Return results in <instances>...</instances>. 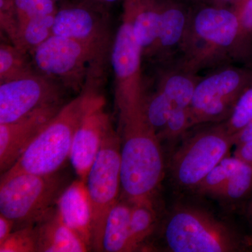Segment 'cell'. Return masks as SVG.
I'll use <instances>...</instances> for the list:
<instances>
[{"instance_id": "cell-1", "label": "cell", "mask_w": 252, "mask_h": 252, "mask_svg": "<svg viewBox=\"0 0 252 252\" xmlns=\"http://www.w3.org/2000/svg\"><path fill=\"white\" fill-rule=\"evenodd\" d=\"M238 15L231 8L205 6L189 12L177 65L197 74L220 67L230 58L245 54Z\"/></svg>"}, {"instance_id": "cell-2", "label": "cell", "mask_w": 252, "mask_h": 252, "mask_svg": "<svg viewBox=\"0 0 252 252\" xmlns=\"http://www.w3.org/2000/svg\"><path fill=\"white\" fill-rule=\"evenodd\" d=\"M102 77H91L79 94L64 104L28 146L6 175L28 172L51 175L69 159L73 137L91 98L99 91Z\"/></svg>"}, {"instance_id": "cell-3", "label": "cell", "mask_w": 252, "mask_h": 252, "mask_svg": "<svg viewBox=\"0 0 252 252\" xmlns=\"http://www.w3.org/2000/svg\"><path fill=\"white\" fill-rule=\"evenodd\" d=\"M172 252H235L246 248L235 228L201 207L180 205L170 212L162 229Z\"/></svg>"}, {"instance_id": "cell-4", "label": "cell", "mask_w": 252, "mask_h": 252, "mask_svg": "<svg viewBox=\"0 0 252 252\" xmlns=\"http://www.w3.org/2000/svg\"><path fill=\"white\" fill-rule=\"evenodd\" d=\"M31 54L38 72L79 93L91 77L103 76L109 58L80 41L54 34Z\"/></svg>"}, {"instance_id": "cell-5", "label": "cell", "mask_w": 252, "mask_h": 252, "mask_svg": "<svg viewBox=\"0 0 252 252\" xmlns=\"http://www.w3.org/2000/svg\"><path fill=\"white\" fill-rule=\"evenodd\" d=\"M65 177L59 172L51 175L3 174L0 184V214L19 228L34 225L56 206L67 187Z\"/></svg>"}, {"instance_id": "cell-6", "label": "cell", "mask_w": 252, "mask_h": 252, "mask_svg": "<svg viewBox=\"0 0 252 252\" xmlns=\"http://www.w3.org/2000/svg\"><path fill=\"white\" fill-rule=\"evenodd\" d=\"M122 142L111 126L86 180L92 207V250L102 252V235L109 212L119 200L122 170Z\"/></svg>"}, {"instance_id": "cell-7", "label": "cell", "mask_w": 252, "mask_h": 252, "mask_svg": "<svg viewBox=\"0 0 252 252\" xmlns=\"http://www.w3.org/2000/svg\"><path fill=\"white\" fill-rule=\"evenodd\" d=\"M234 146L233 135L224 123L198 131L184 141L170 160V173L176 185L196 189L205 177Z\"/></svg>"}, {"instance_id": "cell-8", "label": "cell", "mask_w": 252, "mask_h": 252, "mask_svg": "<svg viewBox=\"0 0 252 252\" xmlns=\"http://www.w3.org/2000/svg\"><path fill=\"white\" fill-rule=\"evenodd\" d=\"M252 85V69L222 66L200 78L189 106L191 126L228 119L239 97Z\"/></svg>"}, {"instance_id": "cell-9", "label": "cell", "mask_w": 252, "mask_h": 252, "mask_svg": "<svg viewBox=\"0 0 252 252\" xmlns=\"http://www.w3.org/2000/svg\"><path fill=\"white\" fill-rule=\"evenodd\" d=\"M143 56L130 18L123 12L109 58L114 75L118 112L144 104L146 94L142 69Z\"/></svg>"}, {"instance_id": "cell-10", "label": "cell", "mask_w": 252, "mask_h": 252, "mask_svg": "<svg viewBox=\"0 0 252 252\" xmlns=\"http://www.w3.org/2000/svg\"><path fill=\"white\" fill-rule=\"evenodd\" d=\"M53 34L84 43L110 58L113 39L104 6L76 0L55 15Z\"/></svg>"}, {"instance_id": "cell-11", "label": "cell", "mask_w": 252, "mask_h": 252, "mask_svg": "<svg viewBox=\"0 0 252 252\" xmlns=\"http://www.w3.org/2000/svg\"><path fill=\"white\" fill-rule=\"evenodd\" d=\"M63 85L38 72L0 84V124L16 122L39 109L62 102Z\"/></svg>"}, {"instance_id": "cell-12", "label": "cell", "mask_w": 252, "mask_h": 252, "mask_svg": "<svg viewBox=\"0 0 252 252\" xmlns=\"http://www.w3.org/2000/svg\"><path fill=\"white\" fill-rule=\"evenodd\" d=\"M105 105L104 96L97 91L73 137L69 160L79 179L84 182L100 150L104 135L112 125Z\"/></svg>"}, {"instance_id": "cell-13", "label": "cell", "mask_w": 252, "mask_h": 252, "mask_svg": "<svg viewBox=\"0 0 252 252\" xmlns=\"http://www.w3.org/2000/svg\"><path fill=\"white\" fill-rule=\"evenodd\" d=\"M51 104L32 113L23 119L0 124V170H9L28 146L35 139L64 105Z\"/></svg>"}, {"instance_id": "cell-14", "label": "cell", "mask_w": 252, "mask_h": 252, "mask_svg": "<svg viewBox=\"0 0 252 252\" xmlns=\"http://www.w3.org/2000/svg\"><path fill=\"white\" fill-rule=\"evenodd\" d=\"M56 208L63 221L92 250V207L85 182L79 179L67 185Z\"/></svg>"}, {"instance_id": "cell-15", "label": "cell", "mask_w": 252, "mask_h": 252, "mask_svg": "<svg viewBox=\"0 0 252 252\" xmlns=\"http://www.w3.org/2000/svg\"><path fill=\"white\" fill-rule=\"evenodd\" d=\"M39 252H84L90 248L60 217L56 206L34 224Z\"/></svg>"}, {"instance_id": "cell-16", "label": "cell", "mask_w": 252, "mask_h": 252, "mask_svg": "<svg viewBox=\"0 0 252 252\" xmlns=\"http://www.w3.org/2000/svg\"><path fill=\"white\" fill-rule=\"evenodd\" d=\"M189 15V11L175 0H161L158 35L149 58L170 62L175 51H180Z\"/></svg>"}, {"instance_id": "cell-17", "label": "cell", "mask_w": 252, "mask_h": 252, "mask_svg": "<svg viewBox=\"0 0 252 252\" xmlns=\"http://www.w3.org/2000/svg\"><path fill=\"white\" fill-rule=\"evenodd\" d=\"M123 12L130 18L134 34L143 51L150 57L160 26L161 0H122Z\"/></svg>"}, {"instance_id": "cell-18", "label": "cell", "mask_w": 252, "mask_h": 252, "mask_svg": "<svg viewBox=\"0 0 252 252\" xmlns=\"http://www.w3.org/2000/svg\"><path fill=\"white\" fill-rule=\"evenodd\" d=\"M131 206L130 202L119 199L111 210L104 225L102 252H135L130 234Z\"/></svg>"}, {"instance_id": "cell-19", "label": "cell", "mask_w": 252, "mask_h": 252, "mask_svg": "<svg viewBox=\"0 0 252 252\" xmlns=\"http://www.w3.org/2000/svg\"><path fill=\"white\" fill-rule=\"evenodd\" d=\"M28 53L18 47L1 43L0 46V84L17 80L38 72L30 62Z\"/></svg>"}, {"instance_id": "cell-20", "label": "cell", "mask_w": 252, "mask_h": 252, "mask_svg": "<svg viewBox=\"0 0 252 252\" xmlns=\"http://www.w3.org/2000/svg\"><path fill=\"white\" fill-rule=\"evenodd\" d=\"M131 204V239L134 251H137L153 233L157 223V213L153 200H144Z\"/></svg>"}, {"instance_id": "cell-21", "label": "cell", "mask_w": 252, "mask_h": 252, "mask_svg": "<svg viewBox=\"0 0 252 252\" xmlns=\"http://www.w3.org/2000/svg\"><path fill=\"white\" fill-rule=\"evenodd\" d=\"M55 15L37 16L19 23L18 49L32 54L53 35Z\"/></svg>"}, {"instance_id": "cell-22", "label": "cell", "mask_w": 252, "mask_h": 252, "mask_svg": "<svg viewBox=\"0 0 252 252\" xmlns=\"http://www.w3.org/2000/svg\"><path fill=\"white\" fill-rule=\"evenodd\" d=\"M243 160L233 157H225L204 178L197 187L199 193L220 197L230 176L241 165Z\"/></svg>"}, {"instance_id": "cell-23", "label": "cell", "mask_w": 252, "mask_h": 252, "mask_svg": "<svg viewBox=\"0 0 252 252\" xmlns=\"http://www.w3.org/2000/svg\"><path fill=\"white\" fill-rule=\"evenodd\" d=\"M173 109L172 102L159 88L151 95L146 94L144 111L147 120L158 135L166 126Z\"/></svg>"}, {"instance_id": "cell-24", "label": "cell", "mask_w": 252, "mask_h": 252, "mask_svg": "<svg viewBox=\"0 0 252 252\" xmlns=\"http://www.w3.org/2000/svg\"><path fill=\"white\" fill-rule=\"evenodd\" d=\"M252 192V163L243 161L227 182L220 198L229 201L249 198Z\"/></svg>"}, {"instance_id": "cell-25", "label": "cell", "mask_w": 252, "mask_h": 252, "mask_svg": "<svg viewBox=\"0 0 252 252\" xmlns=\"http://www.w3.org/2000/svg\"><path fill=\"white\" fill-rule=\"evenodd\" d=\"M1 252H36L37 241L34 225L18 228L0 244Z\"/></svg>"}, {"instance_id": "cell-26", "label": "cell", "mask_w": 252, "mask_h": 252, "mask_svg": "<svg viewBox=\"0 0 252 252\" xmlns=\"http://www.w3.org/2000/svg\"><path fill=\"white\" fill-rule=\"evenodd\" d=\"M17 16L18 23L41 16L54 15L57 12L56 1L53 0H11Z\"/></svg>"}, {"instance_id": "cell-27", "label": "cell", "mask_w": 252, "mask_h": 252, "mask_svg": "<svg viewBox=\"0 0 252 252\" xmlns=\"http://www.w3.org/2000/svg\"><path fill=\"white\" fill-rule=\"evenodd\" d=\"M252 120V85L241 94L230 117L224 122L227 130L231 135Z\"/></svg>"}, {"instance_id": "cell-28", "label": "cell", "mask_w": 252, "mask_h": 252, "mask_svg": "<svg viewBox=\"0 0 252 252\" xmlns=\"http://www.w3.org/2000/svg\"><path fill=\"white\" fill-rule=\"evenodd\" d=\"M192 127L190 122V112L188 108L174 109L167 121L163 130L158 134L159 140L172 141L181 135H183Z\"/></svg>"}, {"instance_id": "cell-29", "label": "cell", "mask_w": 252, "mask_h": 252, "mask_svg": "<svg viewBox=\"0 0 252 252\" xmlns=\"http://www.w3.org/2000/svg\"><path fill=\"white\" fill-rule=\"evenodd\" d=\"M0 23L11 44L18 47L19 23L11 0H0Z\"/></svg>"}, {"instance_id": "cell-30", "label": "cell", "mask_w": 252, "mask_h": 252, "mask_svg": "<svg viewBox=\"0 0 252 252\" xmlns=\"http://www.w3.org/2000/svg\"><path fill=\"white\" fill-rule=\"evenodd\" d=\"M241 41L245 49H248L252 37V0H248L239 16Z\"/></svg>"}, {"instance_id": "cell-31", "label": "cell", "mask_w": 252, "mask_h": 252, "mask_svg": "<svg viewBox=\"0 0 252 252\" xmlns=\"http://www.w3.org/2000/svg\"><path fill=\"white\" fill-rule=\"evenodd\" d=\"M233 138L235 147L252 140V120L233 134Z\"/></svg>"}, {"instance_id": "cell-32", "label": "cell", "mask_w": 252, "mask_h": 252, "mask_svg": "<svg viewBox=\"0 0 252 252\" xmlns=\"http://www.w3.org/2000/svg\"><path fill=\"white\" fill-rule=\"evenodd\" d=\"M233 156L241 159L243 161L252 163V140L236 146Z\"/></svg>"}, {"instance_id": "cell-33", "label": "cell", "mask_w": 252, "mask_h": 252, "mask_svg": "<svg viewBox=\"0 0 252 252\" xmlns=\"http://www.w3.org/2000/svg\"><path fill=\"white\" fill-rule=\"evenodd\" d=\"M14 226L13 220L0 214V244L5 241L12 233Z\"/></svg>"}, {"instance_id": "cell-34", "label": "cell", "mask_w": 252, "mask_h": 252, "mask_svg": "<svg viewBox=\"0 0 252 252\" xmlns=\"http://www.w3.org/2000/svg\"><path fill=\"white\" fill-rule=\"evenodd\" d=\"M246 218L252 233V192L249 197L248 205L246 207Z\"/></svg>"}, {"instance_id": "cell-35", "label": "cell", "mask_w": 252, "mask_h": 252, "mask_svg": "<svg viewBox=\"0 0 252 252\" xmlns=\"http://www.w3.org/2000/svg\"><path fill=\"white\" fill-rule=\"evenodd\" d=\"M211 1L213 3V6L229 8L228 6H231L233 7L235 0H211Z\"/></svg>"}, {"instance_id": "cell-36", "label": "cell", "mask_w": 252, "mask_h": 252, "mask_svg": "<svg viewBox=\"0 0 252 252\" xmlns=\"http://www.w3.org/2000/svg\"><path fill=\"white\" fill-rule=\"evenodd\" d=\"M247 1H248V0H235L234 4H233L232 9L234 10L235 13L238 15V16L241 14L242 11H243L244 6H245Z\"/></svg>"}, {"instance_id": "cell-37", "label": "cell", "mask_w": 252, "mask_h": 252, "mask_svg": "<svg viewBox=\"0 0 252 252\" xmlns=\"http://www.w3.org/2000/svg\"><path fill=\"white\" fill-rule=\"evenodd\" d=\"M81 1H89V2L92 3V4L99 5V6H107L111 4L117 2L119 0H81Z\"/></svg>"}, {"instance_id": "cell-38", "label": "cell", "mask_w": 252, "mask_h": 252, "mask_svg": "<svg viewBox=\"0 0 252 252\" xmlns=\"http://www.w3.org/2000/svg\"><path fill=\"white\" fill-rule=\"evenodd\" d=\"M53 1H58V0H53Z\"/></svg>"}]
</instances>
